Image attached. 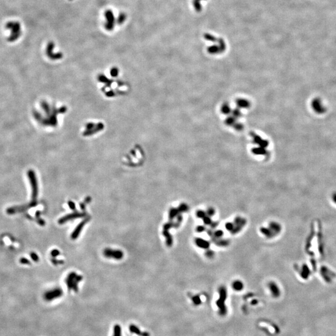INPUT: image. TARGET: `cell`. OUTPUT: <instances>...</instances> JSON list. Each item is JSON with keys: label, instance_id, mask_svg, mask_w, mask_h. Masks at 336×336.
<instances>
[{"label": "cell", "instance_id": "1", "mask_svg": "<svg viewBox=\"0 0 336 336\" xmlns=\"http://www.w3.org/2000/svg\"><path fill=\"white\" fill-rule=\"evenodd\" d=\"M6 27L10 30V36L8 38L9 42H14L20 37L21 34V25L16 21H10L6 24Z\"/></svg>", "mask_w": 336, "mask_h": 336}, {"label": "cell", "instance_id": "7", "mask_svg": "<svg viewBox=\"0 0 336 336\" xmlns=\"http://www.w3.org/2000/svg\"><path fill=\"white\" fill-rule=\"evenodd\" d=\"M87 221H88V220H87V219H86V220H84L83 221H82V222H80V223H79V225H78L76 227L75 230L74 231V232L72 233V238H73V239L74 240V239H75V238L78 236V235H79V234H80V232H81V230H82V228L83 227L84 225H85V223H86Z\"/></svg>", "mask_w": 336, "mask_h": 336}, {"label": "cell", "instance_id": "2", "mask_svg": "<svg viewBox=\"0 0 336 336\" xmlns=\"http://www.w3.org/2000/svg\"><path fill=\"white\" fill-rule=\"evenodd\" d=\"M220 298L217 302V304L219 308V313L221 316H225L227 312L226 306L225 304V301L227 298V292L226 289L224 287H221L220 288Z\"/></svg>", "mask_w": 336, "mask_h": 336}, {"label": "cell", "instance_id": "9", "mask_svg": "<svg viewBox=\"0 0 336 336\" xmlns=\"http://www.w3.org/2000/svg\"><path fill=\"white\" fill-rule=\"evenodd\" d=\"M233 288L236 291H240L243 288V283L240 281H235L233 283Z\"/></svg>", "mask_w": 336, "mask_h": 336}, {"label": "cell", "instance_id": "8", "mask_svg": "<svg viewBox=\"0 0 336 336\" xmlns=\"http://www.w3.org/2000/svg\"><path fill=\"white\" fill-rule=\"evenodd\" d=\"M195 243L196 245H197L200 247L202 248H207L209 247V243L208 242H207V241L203 240V239H200V238H197L195 240Z\"/></svg>", "mask_w": 336, "mask_h": 336}, {"label": "cell", "instance_id": "4", "mask_svg": "<svg viewBox=\"0 0 336 336\" xmlns=\"http://www.w3.org/2000/svg\"><path fill=\"white\" fill-rule=\"evenodd\" d=\"M103 253L106 258H112L115 260H120L123 256V252L118 250L106 248L103 251Z\"/></svg>", "mask_w": 336, "mask_h": 336}, {"label": "cell", "instance_id": "10", "mask_svg": "<svg viewBox=\"0 0 336 336\" xmlns=\"http://www.w3.org/2000/svg\"><path fill=\"white\" fill-rule=\"evenodd\" d=\"M270 289L272 291V293L274 296H278L279 295V291L277 289H276V287L274 285H270Z\"/></svg>", "mask_w": 336, "mask_h": 336}, {"label": "cell", "instance_id": "11", "mask_svg": "<svg viewBox=\"0 0 336 336\" xmlns=\"http://www.w3.org/2000/svg\"><path fill=\"white\" fill-rule=\"evenodd\" d=\"M51 253H52L51 255H52L53 256H56L59 255V251L58 250H53V251H52Z\"/></svg>", "mask_w": 336, "mask_h": 336}, {"label": "cell", "instance_id": "6", "mask_svg": "<svg viewBox=\"0 0 336 336\" xmlns=\"http://www.w3.org/2000/svg\"><path fill=\"white\" fill-rule=\"evenodd\" d=\"M84 215H85V214H80V213H78V212H75V213H74V214H70L69 215L64 216V217L60 218V220L59 221V223H64L67 221H69L70 220L74 219V218H75L81 217H83Z\"/></svg>", "mask_w": 336, "mask_h": 336}, {"label": "cell", "instance_id": "12", "mask_svg": "<svg viewBox=\"0 0 336 336\" xmlns=\"http://www.w3.org/2000/svg\"><path fill=\"white\" fill-rule=\"evenodd\" d=\"M69 205L70 207V209H72L73 210L75 209V204L74 202H69Z\"/></svg>", "mask_w": 336, "mask_h": 336}, {"label": "cell", "instance_id": "13", "mask_svg": "<svg viewBox=\"0 0 336 336\" xmlns=\"http://www.w3.org/2000/svg\"><path fill=\"white\" fill-rule=\"evenodd\" d=\"M32 255L31 256H32V259H33L34 260H35V261L38 260V256H37L35 253H32Z\"/></svg>", "mask_w": 336, "mask_h": 336}, {"label": "cell", "instance_id": "3", "mask_svg": "<svg viewBox=\"0 0 336 336\" xmlns=\"http://www.w3.org/2000/svg\"><path fill=\"white\" fill-rule=\"evenodd\" d=\"M82 278L75 273H71L66 279V283L69 289L77 291L78 289V283L80 281Z\"/></svg>", "mask_w": 336, "mask_h": 336}, {"label": "cell", "instance_id": "5", "mask_svg": "<svg viewBox=\"0 0 336 336\" xmlns=\"http://www.w3.org/2000/svg\"><path fill=\"white\" fill-rule=\"evenodd\" d=\"M62 294V291L59 288L50 290L44 295V298L47 301H52L55 298H58Z\"/></svg>", "mask_w": 336, "mask_h": 336}]
</instances>
